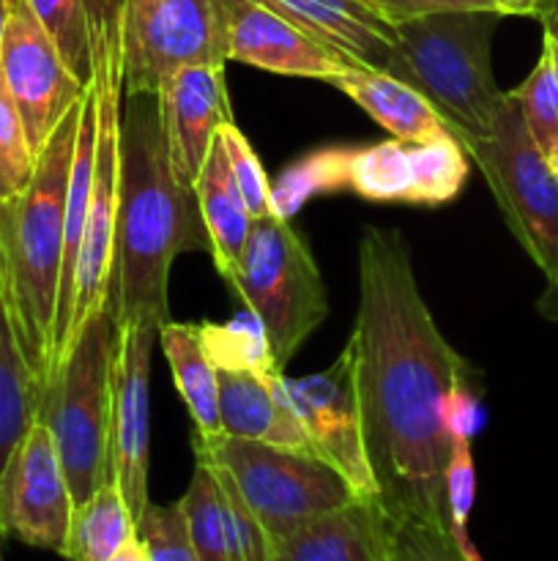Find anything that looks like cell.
<instances>
[{
    "mask_svg": "<svg viewBox=\"0 0 558 561\" xmlns=\"http://www.w3.org/2000/svg\"><path fill=\"white\" fill-rule=\"evenodd\" d=\"M224 64V0H120L124 93H159L178 71Z\"/></svg>",
    "mask_w": 558,
    "mask_h": 561,
    "instance_id": "obj_9",
    "label": "cell"
},
{
    "mask_svg": "<svg viewBox=\"0 0 558 561\" xmlns=\"http://www.w3.org/2000/svg\"><path fill=\"white\" fill-rule=\"evenodd\" d=\"M0 557H3V535H0Z\"/></svg>",
    "mask_w": 558,
    "mask_h": 561,
    "instance_id": "obj_41",
    "label": "cell"
},
{
    "mask_svg": "<svg viewBox=\"0 0 558 561\" xmlns=\"http://www.w3.org/2000/svg\"><path fill=\"white\" fill-rule=\"evenodd\" d=\"M9 14H11V0H0V49H3L5 27H9Z\"/></svg>",
    "mask_w": 558,
    "mask_h": 561,
    "instance_id": "obj_40",
    "label": "cell"
},
{
    "mask_svg": "<svg viewBox=\"0 0 558 561\" xmlns=\"http://www.w3.org/2000/svg\"><path fill=\"white\" fill-rule=\"evenodd\" d=\"M115 351L118 321L107 296L74 329L38 400V420L53 433L74 507L113 477Z\"/></svg>",
    "mask_w": 558,
    "mask_h": 561,
    "instance_id": "obj_4",
    "label": "cell"
},
{
    "mask_svg": "<svg viewBox=\"0 0 558 561\" xmlns=\"http://www.w3.org/2000/svg\"><path fill=\"white\" fill-rule=\"evenodd\" d=\"M184 510L186 526H189L191 546L200 561H233L230 551L228 524H224L222 493H219L217 474L208 463L197 460L195 477L184 496L178 499Z\"/></svg>",
    "mask_w": 558,
    "mask_h": 561,
    "instance_id": "obj_27",
    "label": "cell"
},
{
    "mask_svg": "<svg viewBox=\"0 0 558 561\" xmlns=\"http://www.w3.org/2000/svg\"><path fill=\"white\" fill-rule=\"evenodd\" d=\"M38 383L22 356L11 318L0 299V474L16 444L38 420Z\"/></svg>",
    "mask_w": 558,
    "mask_h": 561,
    "instance_id": "obj_26",
    "label": "cell"
},
{
    "mask_svg": "<svg viewBox=\"0 0 558 561\" xmlns=\"http://www.w3.org/2000/svg\"><path fill=\"white\" fill-rule=\"evenodd\" d=\"M74 499L53 433L36 420L0 474V535L60 553L69 537Z\"/></svg>",
    "mask_w": 558,
    "mask_h": 561,
    "instance_id": "obj_13",
    "label": "cell"
},
{
    "mask_svg": "<svg viewBox=\"0 0 558 561\" xmlns=\"http://www.w3.org/2000/svg\"><path fill=\"white\" fill-rule=\"evenodd\" d=\"M277 11L350 66L388 71L405 82L397 27L370 0H255Z\"/></svg>",
    "mask_w": 558,
    "mask_h": 561,
    "instance_id": "obj_16",
    "label": "cell"
},
{
    "mask_svg": "<svg viewBox=\"0 0 558 561\" xmlns=\"http://www.w3.org/2000/svg\"><path fill=\"white\" fill-rule=\"evenodd\" d=\"M279 392L304 431L310 449L332 463L356 493L377 496L361 433L353 351L345 345L332 367L306 378H279Z\"/></svg>",
    "mask_w": 558,
    "mask_h": 561,
    "instance_id": "obj_12",
    "label": "cell"
},
{
    "mask_svg": "<svg viewBox=\"0 0 558 561\" xmlns=\"http://www.w3.org/2000/svg\"><path fill=\"white\" fill-rule=\"evenodd\" d=\"M503 16H534L539 0H492Z\"/></svg>",
    "mask_w": 558,
    "mask_h": 561,
    "instance_id": "obj_38",
    "label": "cell"
},
{
    "mask_svg": "<svg viewBox=\"0 0 558 561\" xmlns=\"http://www.w3.org/2000/svg\"><path fill=\"white\" fill-rule=\"evenodd\" d=\"M197 332H200L213 367H244V370L260 373L282 370L274 362L260 323L249 312H246V318L230 323H202V327H197Z\"/></svg>",
    "mask_w": 558,
    "mask_h": 561,
    "instance_id": "obj_29",
    "label": "cell"
},
{
    "mask_svg": "<svg viewBox=\"0 0 558 561\" xmlns=\"http://www.w3.org/2000/svg\"><path fill=\"white\" fill-rule=\"evenodd\" d=\"M509 93L518 99L520 115L534 146L558 173V66L545 44L534 71Z\"/></svg>",
    "mask_w": 558,
    "mask_h": 561,
    "instance_id": "obj_28",
    "label": "cell"
},
{
    "mask_svg": "<svg viewBox=\"0 0 558 561\" xmlns=\"http://www.w3.org/2000/svg\"><path fill=\"white\" fill-rule=\"evenodd\" d=\"M181 252H211L195 190L170 162L156 93L120 91L118 214L109 277L118 327L170 321V268Z\"/></svg>",
    "mask_w": 558,
    "mask_h": 561,
    "instance_id": "obj_2",
    "label": "cell"
},
{
    "mask_svg": "<svg viewBox=\"0 0 558 561\" xmlns=\"http://www.w3.org/2000/svg\"><path fill=\"white\" fill-rule=\"evenodd\" d=\"M0 561H3V557H0Z\"/></svg>",
    "mask_w": 558,
    "mask_h": 561,
    "instance_id": "obj_42",
    "label": "cell"
},
{
    "mask_svg": "<svg viewBox=\"0 0 558 561\" xmlns=\"http://www.w3.org/2000/svg\"><path fill=\"white\" fill-rule=\"evenodd\" d=\"M501 16L498 11H452L394 25L405 82L430 99L460 146L490 137L507 99L490 64Z\"/></svg>",
    "mask_w": 558,
    "mask_h": 561,
    "instance_id": "obj_5",
    "label": "cell"
},
{
    "mask_svg": "<svg viewBox=\"0 0 558 561\" xmlns=\"http://www.w3.org/2000/svg\"><path fill=\"white\" fill-rule=\"evenodd\" d=\"M282 370L260 373L244 367H217L222 433L246 442L310 449L304 431L279 392Z\"/></svg>",
    "mask_w": 558,
    "mask_h": 561,
    "instance_id": "obj_20",
    "label": "cell"
},
{
    "mask_svg": "<svg viewBox=\"0 0 558 561\" xmlns=\"http://www.w3.org/2000/svg\"><path fill=\"white\" fill-rule=\"evenodd\" d=\"M137 535V520L109 477L88 502L77 504L60 557L69 561H107Z\"/></svg>",
    "mask_w": 558,
    "mask_h": 561,
    "instance_id": "obj_25",
    "label": "cell"
},
{
    "mask_svg": "<svg viewBox=\"0 0 558 561\" xmlns=\"http://www.w3.org/2000/svg\"><path fill=\"white\" fill-rule=\"evenodd\" d=\"M224 49L228 60L323 82L342 66H350L293 22L255 0H224Z\"/></svg>",
    "mask_w": 558,
    "mask_h": 561,
    "instance_id": "obj_17",
    "label": "cell"
},
{
    "mask_svg": "<svg viewBox=\"0 0 558 561\" xmlns=\"http://www.w3.org/2000/svg\"><path fill=\"white\" fill-rule=\"evenodd\" d=\"M463 148L485 175L514 239L558 290V173L531 140L518 99L507 91L492 135Z\"/></svg>",
    "mask_w": 558,
    "mask_h": 561,
    "instance_id": "obj_8",
    "label": "cell"
},
{
    "mask_svg": "<svg viewBox=\"0 0 558 561\" xmlns=\"http://www.w3.org/2000/svg\"><path fill=\"white\" fill-rule=\"evenodd\" d=\"M348 345L383 510L446 520L449 409L470 389L474 367L438 329L397 230L367 228L361 236L359 310Z\"/></svg>",
    "mask_w": 558,
    "mask_h": 561,
    "instance_id": "obj_1",
    "label": "cell"
},
{
    "mask_svg": "<svg viewBox=\"0 0 558 561\" xmlns=\"http://www.w3.org/2000/svg\"><path fill=\"white\" fill-rule=\"evenodd\" d=\"M0 75L36 153L88 91V85H82L63 64L58 47L25 0H11L9 27L0 49Z\"/></svg>",
    "mask_w": 558,
    "mask_h": 561,
    "instance_id": "obj_14",
    "label": "cell"
},
{
    "mask_svg": "<svg viewBox=\"0 0 558 561\" xmlns=\"http://www.w3.org/2000/svg\"><path fill=\"white\" fill-rule=\"evenodd\" d=\"M93 85L98 93L96 159H93V186L88 203L85 230L71 279V321L69 337L109 296L115 252V214H118V113H120V42L98 64ZM66 337V343H69Z\"/></svg>",
    "mask_w": 558,
    "mask_h": 561,
    "instance_id": "obj_11",
    "label": "cell"
},
{
    "mask_svg": "<svg viewBox=\"0 0 558 561\" xmlns=\"http://www.w3.org/2000/svg\"><path fill=\"white\" fill-rule=\"evenodd\" d=\"M202 463H206V460H202ZM211 469L213 474H217L219 493H222L224 524H228L233 561H268L271 559V540H268L263 524L257 520V515L252 513V507L246 504V499L241 496V491L235 488V482L230 480L228 471L217 469V466H211Z\"/></svg>",
    "mask_w": 558,
    "mask_h": 561,
    "instance_id": "obj_35",
    "label": "cell"
},
{
    "mask_svg": "<svg viewBox=\"0 0 558 561\" xmlns=\"http://www.w3.org/2000/svg\"><path fill=\"white\" fill-rule=\"evenodd\" d=\"M339 190L372 203L441 206L460 195L468 179V153L457 137L392 140L337 148Z\"/></svg>",
    "mask_w": 558,
    "mask_h": 561,
    "instance_id": "obj_10",
    "label": "cell"
},
{
    "mask_svg": "<svg viewBox=\"0 0 558 561\" xmlns=\"http://www.w3.org/2000/svg\"><path fill=\"white\" fill-rule=\"evenodd\" d=\"M268 561H388L386 510L377 496H356L290 531Z\"/></svg>",
    "mask_w": 558,
    "mask_h": 561,
    "instance_id": "obj_19",
    "label": "cell"
},
{
    "mask_svg": "<svg viewBox=\"0 0 558 561\" xmlns=\"http://www.w3.org/2000/svg\"><path fill=\"white\" fill-rule=\"evenodd\" d=\"M159 327H118L109 471L135 520L146 513L148 460H151V354Z\"/></svg>",
    "mask_w": 558,
    "mask_h": 561,
    "instance_id": "obj_15",
    "label": "cell"
},
{
    "mask_svg": "<svg viewBox=\"0 0 558 561\" xmlns=\"http://www.w3.org/2000/svg\"><path fill=\"white\" fill-rule=\"evenodd\" d=\"M38 153L31 148L16 104L0 75V206L31 184Z\"/></svg>",
    "mask_w": 558,
    "mask_h": 561,
    "instance_id": "obj_32",
    "label": "cell"
},
{
    "mask_svg": "<svg viewBox=\"0 0 558 561\" xmlns=\"http://www.w3.org/2000/svg\"><path fill=\"white\" fill-rule=\"evenodd\" d=\"M219 140H222L224 146V157H228L235 186H239L241 197H244L246 208H249V217H271V181H268L255 148L249 146V140H246L244 135H241L235 121L219 126Z\"/></svg>",
    "mask_w": 558,
    "mask_h": 561,
    "instance_id": "obj_33",
    "label": "cell"
},
{
    "mask_svg": "<svg viewBox=\"0 0 558 561\" xmlns=\"http://www.w3.org/2000/svg\"><path fill=\"white\" fill-rule=\"evenodd\" d=\"M107 561H151V559H148V551L140 542V537L135 535L118 553H115V557H109Z\"/></svg>",
    "mask_w": 558,
    "mask_h": 561,
    "instance_id": "obj_39",
    "label": "cell"
},
{
    "mask_svg": "<svg viewBox=\"0 0 558 561\" xmlns=\"http://www.w3.org/2000/svg\"><path fill=\"white\" fill-rule=\"evenodd\" d=\"M137 537L146 546L151 561H200L191 546L181 502L148 504L137 520Z\"/></svg>",
    "mask_w": 558,
    "mask_h": 561,
    "instance_id": "obj_34",
    "label": "cell"
},
{
    "mask_svg": "<svg viewBox=\"0 0 558 561\" xmlns=\"http://www.w3.org/2000/svg\"><path fill=\"white\" fill-rule=\"evenodd\" d=\"M339 192L337 148H321L290 164L271 186L274 217L290 219L312 195Z\"/></svg>",
    "mask_w": 558,
    "mask_h": 561,
    "instance_id": "obj_31",
    "label": "cell"
},
{
    "mask_svg": "<svg viewBox=\"0 0 558 561\" xmlns=\"http://www.w3.org/2000/svg\"><path fill=\"white\" fill-rule=\"evenodd\" d=\"M370 3L392 25L430 14H452V11H498L492 0H370Z\"/></svg>",
    "mask_w": 558,
    "mask_h": 561,
    "instance_id": "obj_36",
    "label": "cell"
},
{
    "mask_svg": "<svg viewBox=\"0 0 558 561\" xmlns=\"http://www.w3.org/2000/svg\"><path fill=\"white\" fill-rule=\"evenodd\" d=\"M159 96L170 162L186 186H195L219 126L233 121L224 66H191L178 71Z\"/></svg>",
    "mask_w": 558,
    "mask_h": 561,
    "instance_id": "obj_18",
    "label": "cell"
},
{
    "mask_svg": "<svg viewBox=\"0 0 558 561\" xmlns=\"http://www.w3.org/2000/svg\"><path fill=\"white\" fill-rule=\"evenodd\" d=\"M534 16L542 22L545 47L550 49L553 60H556V66H558V0H539Z\"/></svg>",
    "mask_w": 558,
    "mask_h": 561,
    "instance_id": "obj_37",
    "label": "cell"
},
{
    "mask_svg": "<svg viewBox=\"0 0 558 561\" xmlns=\"http://www.w3.org/2000/svg\"><path fill=\"white\" fill-rule=\"evenodd\" d=\"M246 312L260 323L274 362L288 365L326 321L328 301L321 268L290 219H252L239 266L228 277Z\"/></svg>",
    "mask_w": 558,
    "mask_h": 561,
    "instance_id": "obj_6",
    "label": "cell"
},
{
    "mask_svg": "<svg viewBox=\"0 0 558 561\" xmlns=\"http://www.w3.org/2000/svg\"><path fill=\"white\" fill-rule=\"evenodd\" d=\"M159 345L170 370L175 376L181 400L189 409L191 422L200 438L222 436V420H219V383L217 367L202 345L200 332L191 323L167 321L159 327Z\"/></svg>",
    "mask_w": 558,
    "mask_h": 561,
    "instance_id": "obj_24",
    "label": "cell"
},
{
    "mask_svg": "<svg viewBox=\"0 0 558 561\" xmlns=\"http://www.w3.org/2000/svg\"><path fill=\"white\" fill-rule=\"evenodd\" d=\"M71 75L91 85L104 55L120 42V0H25Z\"/></svg>",
    "mask_w": 558,
    "mask_h": 561,
    "instance_id": "obj_21",
    "label": "cell"
},
{
    "mask_svg": "<svg viewBox=\"0 0 558 561\" xmlns=\"http://www.w3.org/2000/svg\"><path fill=\"white\" fill-rule=\"evenodd\" d=\"M326 82L353 99L375 124H381L397 140H435L452 135L430 99L388 71L342 66Z\"/></svg>",
    "mask_w": 558,
    "mask_h": 561,
    "instance_id": "obj_22",
    "label": "cell"
},
{
    "mask_svg": "<svg viewBox=\"0 0 558 561\" xmlns=\"http://www.w3.org/2000/svg\"><path fill=\"white\" fill-rule=\"evenodd\" d=\"M80 115L82 99L38 151L36 173L25 192L0 206V299L38 392H44L53 376L66 195Z\"/></svg>",
    "mask_w": 558,
    "mask_h": 561,
    "instance_id": "obj_3",
    "label": "cell"
},
{
    "mask_svg": "<svg viewBox=\"0 0 558 561\" xmlns=\"http://www.w3.org/2000/svg\"><path fill=\"white\" fill-rule=\"evenodd\" d=\"M191 190H195L202 225H206L208 241H211L208 255L217 263L219 274L228 279L239 266V257L244 252L246 236L252 228V217L239 186H235L233 173H230L219 131Z\"/></svg>",
    "mask_w": 558,
    "mask_h": 561,
    "instance_id": "obj_23",
    "label": "cell"
},
{
    "mask_svg": "<svg viewBox=\"0 0 558 561\" xmlns=\"http://www.w3.org/2000/svg\"><path fill=\"white\" fill-rule=\"evenodd\" d=\"M388 561H481L470 559L449 535L443 518L388 515Z\"/></svg>",
    "mask_w": 558,
    "mask_h": 561,
    "instance_id": "obj_30",
    "label": "cell"
},
{
    "mask_svg": "<svg viewBox=\"0 0 558 561\" xmlns=\"http://www.w3.org/2000/svg\"><path fill=\"white\" fill-rule=\"evenodd\" d=\"M195 458L228 471L266 529L271 548L306 520L353 502L356 488L312 449L246 438H195Z\"/></svg>",
    "mask_w": 558,
    "mask_h": 561,
    "instance_id": "obj_7",
    "label": "cell"
}]
</instances>
